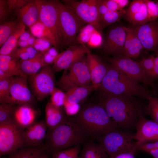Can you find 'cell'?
Returning a JSON list of instances; mask_svg holds the SVG:
<instances>
[{
  "mask_svg": "<svg viewBox=\"0 0 158 158\" xmlns=\"http://www.w3.org/2000/svg\"><path fill=\"white\" fill-rule=\"evenodd\" d=\"M99 93L97 102L103 107L118 129L135 127L142 114L140 104L133 96Z\"/></svg>",
  "mask_w": 158,
  "mask_h": 158,
  "instance_id": "obj_1",
  "label": "cell"
},
{
  "mask_svg": "<svg viewBox=\"0 0 158 158\" xmlns=\"http://www.w3.org/2000/svg\"><path fill=\"white\" fill-rule=\"evenodd\" d=\"M70 117L87 137L98 138L118 129L103 107L98 102L84 105L77 114Z\"/></svg>",
  "mask_w": 158,
  "mask_h": 158,
  "instance_id": "obj_2",
  "label": "cell"
},
{
  "mask_svg": "<svg viewBox=\"0 0 158 158\" xmlns=\"http://www.w3.org/2000/svg\"><path fill=\"white\" fill-rule=\"evenodd\" d=\"M97 90L113 95L137 96L146 99L151 95L138 82L110 64H107V73Z\"/></svg>",
  "mask_w": 158,
  "mask_h": 158,
  "instance_id": "obj_3",
  "label": "cell"
},
{
  "mask_svg": "<svg viewBox=\"0 0 158 158\" xmlns=\"http://www.w3.org/2000/svg\"><path fill=\"white\" fill-rule=\"evenodd\" d=\"M80 128L69 116L47 135V147L53 152L79 146L86 138Z\"/></svg>",
  "mask_w": 158,
  "mask_h": 158,
  "instance_id": "obj_4",
  "label": "cell"
},
{
  "mask_svg": "<svg viewBox=\"0 0 158 158\" xmlns=\"http://www.w3.org/2000/svg\"><path fill=\"white\" fill-rule=\"evenodd\" d=\"M57 84L62 90L66 92L76 87L92 86L87 55L64 70Z\"/></svg>",
  "mask_w": 158,
  "mask_h": 158,
  "instance_id": "obj_5",
  "label": "cell"
},
{
  "mask_svg": "<svg viewBox=\"0 0 158 158\" xmlns=\"http://www.w3.org/2000/svg\"><path fill=\"white\" fill-rule=\"evenodd\" d=\"M134 136L135 134L116 129L98 138L109 156L123 153L135 155L138 150L132 142Z\"/></svg>",
  "mask_w": 158,
  "mask_h": 158,
  "instance_id": "obj_6",
  "label": "cell"
},
{
  "mask_svg": "<svg viewBox=\"0 0 158 158\" xmlns=\"http://www.w3.org/2000/svg\"><path fill=\"white\" fill-rule=\"evenodd\" d=\"M59 13V22L63 37V47L76 44L77 36L86 25L70 8L59 0H55Z\"/></svg>",
  "mask_w": 158,
  "mask_h": 158,
  "instance_id": "obj_7",
  "label": "cell"
},
{
  "mask_svg": "<svg viewBox=\"0 0 158 158\" xmlns=\"http://www.w3.org/2000/svg\"><path fill=\"white\" fill-rule=\"evenodd\" d=\"M24 129L13 118L0 123V155L11 154L25 145Z\"/></svg>",
  "mask_w": 158,
  "mask_h": 158,
  "instance_id": "obj_8",
  "label": "cell"
},
{
  "mask_svg": "<svg viewBox=\"0 0 158 158\" xmlns=\"http://www.w3.org/2000/svg\"><path fill=\"white\" fill-rule=\"evenodd\" d=\"M35 1L38 11V20L50 30L59 48L63 47V37L55 0H35Z\"/></svg>",
  "mask_w": 158,
  "mask_h": 158,
  "instance_id": "obj_9",
  "label": "cell"
},
{
  "mask_svg": "<svg viewBox=\"0 0 158 158\" xmlns=\"http://www.w3.org/2000/svg\"><path fill=\"white\" fill-rule=\"evenodd\" d=\"M102 59L137 82L149 85L154 89L153 82L145 75L138 62L124 55L112 57L104 56Z\"/></svg>",
  "mask_w": 158,
  "mask_h": 158,
  "instance_id": "obj_10",
  "label": "cell"
},
{
  "mask_svg": "<svg viewBox=\"0 0 158 158\" xmlns=\"http://www.w3.org/2000/svg\"><path fill=\"white\" fill-rule=\"evenodd\" d=\"M54 73L50 65L44 66L28 80L33 96L42 101L51 95L55 87Z\"/></svg>",
  "mask_w": 158,
  "mask_h": 158,
  "instance_id": "obj_11",
  "label": "cell"
},
{
  "mask_svg": "<svg viewBox=\"0 0 158 158\" xmlns=\"http://www.w3.org/2000/svg\"><path fill=\"white\" fill-rule=\"evenodd\" d=\"M125 27L114 23L108 28L101 46L104 56L123 55L126 35Z\"/></svg>",
  "mask_w": 158,
  "mask_h": 158,
  "instance_id": "obj_12",
  "label": "cell"
},
{
  "mask_svg": "<svg viewBox=\"0 0 158 158\" xmlns=\"http://www.w3.org/2000/svg\"><path fill=\"white\" fill-rule=\"evenodd\" d=\"M62 1L86 25L96 24L100 26L101 18L98 10V0H66Z\"/></svg>",
  "mask_w": 158,
  "mask_h": 158,
  "instance_id": "obj_13",
  "label": "cell"
},
{
  "mask_svg": "<svg viewBox=\"0 0 158 158\" xmlns=\"http://www.w3.org/2000/svg\"><path fill=\"white\" fill-rule=\"evenodd\" d=\"M130 26L140 41L143 49L158 54V18L154 21Z\"/></svg>",
  "mask_w": 158,
  "mask_h": 158,
  "instance_id": "obj_14",
  "label": "cell"
},
{
  "mask_svg": "<svg viewBox=\"0 0 158 158\" xmlns=\"http://www.w3.org/2000/svg\"><path fill=\"white\" fill-rule=\"evenodd\" d=\"M87 48L85 45L75 44L59 54L52 65L54 73L70 67L87 54Z\"/></svg>",
  "mask_w": 158,
  "mask_h": 158,
  "instance_id": "obj_15",
  "label": "cell"
},
{
  "mask_svg": "<svg viewBox=\"0 0 158 158\" xmlns=\"http://www.w3.org/2000/svg\"><path fill=\"white\" fill-rule=\"evenodd\" d=\"M28 80L21 76L11 77L10 93L14 104L30 105L32 102L34 96L28 87Z\"/></svg>",
  "mask_w": 158,
  "mask_h": 158,
  "instance_id": "obj_16",
  "label": "cell"
},
{
  "mask_svg": "<svg viewBox=\"0 0 158 158\" xmlns=\"http://www.w3.org/2000/svg\"><path fill=\"white\" fill-rule=\"evenodd\" d=\"M134 139L138 143L158 141V123L142 115L135 127Z\"/></svg>",
  "mask_w": 158,
  "mask_h": 158,
  "instance_id": "obj_17",
  "label": "cell"
},
{
  "mask_svg": "<svg viewBox=\"0 0 158 158\" xmlns=\"http://www.w3.org/2000/svg\"><path fill=\"white\" fill-rule=\"evenodd\" d=\"M87 55L92 83L95 90H96L107 73V64L103 63L97 56L92 54L88 48Z\"/></svg>",
  "mask_w": 158,
  "mask_h": 158,
  "instance_id": "obj_18",
  "label": "cell"
},
{
  "mask_svg": "<svg viewBox=\"0 0 158 158\" xmlns=\"http://www.w3.org/2000/svg\"><path fill=\"white\" fill-rule=\"evenodd\" d=\"M47 128L44 120L35 122L24 129L25 145L31 147L39 145L46 137Z\"/></svg>",
  "mask_w": 158,
  "mask_h": 158,
  "instance_id": "obj_19",
  "label": "cell"
},
{
  "mask_svg": "<svg viewBox=\"0 0 158 158\" xmlns=\"http://www.w3.org/2000/svg\"><path fill=\"white\" fill-rule=\"evenodd\" d=\"M124 17L132 25L148 22V13L145 0H133L126 10Z\"/></svg>",
  "mask_w": 158,
  "mask_h": 158,
  "instance_id": "obj_20",
  "label": "cell"
},
{
  "mask_svg": "<svg viewBox=\"0 0 158 158\" xmlns=\"http://www.w3.org/2000/svg\"><path fill=\"white\" fill-rule=\"evenodd\" d=\"M19 61L11 55L0 54V80L16 76L28 79L20 68Z\"/></svg>",
  "mask_w": 158,
  "mask_h": 158,
  "instance_id": "obj_21",
  "label": "cell"
},
{
  "mask_svg": "<svg viewBox=\"0 0 158 158\" xmlns=\"http://www.w3.org/2000/svg\"><path fill=\"white\" fill-rule=\"evenodd\" d=\"M37 112L29 104L17 106L13 117L14 121L19 127L25 129L35 122Z\"/></svg>",
  "mask_w": 158,
  "mask_h": 158,
  "instance_id": "obj_22",
  "label": "cell"
},
{
  "mask_svg": "<svg viewBox=\"0 0 158 158\" xmlns=\"http://www.w3.org/2000/svg\"><path fill=\"white\" fill-rule=\"evenodd\" d=\"M125 28L126 35L123 55L131 58H137L144 49L142 45L132 28L130 27Z\"/></svg>",
  "mask_w": 158,
  "mask_h": 158,
  "instance_id": "obj_23",
  "label": "cell"
},
{
  "mask_svg": "<svg viewBox=\"0 0 158 158\" xmlns=\"http://www.w3.org/2000/svg\"><path fill=\"white\" fill-rule=\"evenodd\" d=\"M15 12L18 18L29 28L38 21V11L35 0H29Z\"/></svg>",
  "mask_w": 158,
  "mask_h": 158,
  "instance_id": "obj_24",
  "label": "cell"
},
{
  "mask_svg": "<svg viewBox=\"0 0 158 158\" xmlns=\"http://www.w3.org/2000/svg\"><path fill=\"white\" fill-rule=\"evenodd\" d=\"M45 113V122L49 131L61 124L66 116L62 107L54 106L50 102L46 105Z\"/></svg>",
  "mask_w": 158,
  "mask_h": 158,
  "instance_id": "obj_25",
  "label": "cell"
},
{
  "mask_svg": "<svg viewBox=\"0 0 158 158\" xmlns=\"http://www.w3.org/2000/svg\"><path fill=\"white\" fill-rule=\"evenodd\" d=\"M43 55V52H40L32 59L20 60V68L28 79L35 75L44 66L47 65L44 61Z\"/></svg>",
  "mask_w": 158,
  "mask_h": 158,
  "instance_id": "obj_26",
  "label": "cell"
},
{
  "mask_svg": "<svg viewBox=\"0 0 158 158\" xmlns=\"http://www.w3.org/2000/svg\"><path fill=\"white\" fill-rule=\"evenodd\" d=\"M92 86L76 87L65 93V99L64 105L79 104L83 101L93 91Z\"/></svg>",
  "mask_w": 158,
  "mask_h": 158,
  "instance_id": "obj_27",
  "label": "cell"
},
{
  "mask_svg": "<svg viewBox=\"0 0 158 158\" xmlns=\"http://www.w3.org/2000/svg\"><path fill=\"white\" fill-rule=\"evenodd\" d=\"M25 31V25L22 22L18 28L11 35L0 47V54L11 55L18 48L19 38Z\"/></svg>",
  "mask_w": 158,
  "mask_h": 158,
  "instance_id": "obj_28",
  "label": "cell"
},
{
  "mask_svg": "<svg viewBox=\"0 0 158 158\" xmlns=\"http://www.w3.org/2000/svg\"><path fill=\"white\" fill-rule=\"evenodd\" d=\"M103 147L100 144L89 142L84 145L81 154L82 158H109Z\"/></svg>",
  "mask_w": 158,
  "mask_h": 158,
  "instance_id": "obj_29",
  "label": "cell"
},
{
  "mask_svg": "<svg viewBox=\"0 0 158 158\" xmlns=\"http://www.w3.org/2000/svg\"><path fill=\"white\" fill-rule=\"evenodd\" d=\"M30 32L35 37L46 40L51 43L54 47L59 48L56 40L50 30L39 21L30 28Z\"/></svg>",
  "mask_w": 158,
  "mask_h": 158,
  "instance_id": "obj_30",
  "label": "cell"
},
{
  "mask_svg": "<svg viewBox=\"0 0 158 158\" xmlns=\"http://www.w3.org/2000/svg\"><path fill=\"white\" fill-rule=\"evenodd\" d=\"M22 22L18 18L10 20L0 25V47L2 46L11 35L19 26Z\"/></svg>",
  "mask_w": 158,
  "mask_h": 158,
  "instance_id": "obj_31",
  "label": "cell"
},
{
  "mask_svg": "<svg viewBox=\"0 0 158 158\" xmlns=\"http://www.w3.org/2000/svg\"><path fill=\"white\" fill-rule=\"evenodd\" d=\"M126 12V10L124 9L119 11H109L101 18L99 31L101 32L107 26L119 22L124 17Z\"/></svg>",
  "mask_w": 158,
  "mask_h": 158,
  "instance_id": "obj_32",
  "label": "cell"
},
{
  "mask_svg": "<svg viewBox=\"0 0 158 158\" xmlns=\"http://www.w3.org/2000/svg\"><path fill=\"white\" fill-rule=\"evenodd\" d=\"M44 149L32 147L18 149L10 154V158H39Z\"/></svg>",
  "mask_w": 158,
  "mask_h": 158,
  "instance_id": "obj_33",
  "label": "cell"
},
{
  "mask_svg": "<svg viewBox=\"0 0 158 158\" xmlns=\"http://www.w3.org/2000/svg\"><path fill=\"white\" fill-rule=\"evenodd\" d=\"M99 25L96 24L86 25L80 30L76 39V42L79 44H87L93 34L97 30L99 31Z\"/></svg>",
  "mask_w": 158,
  "mask_h": 158,
  "instance_id": "obj_34",
  "label": "cell"
},
{
  "mask_svg": "<svg viewBox=\"0 0 158 158\" xmlns=\"http://www.w3.org/2000/svg\"><path fill=\"white\" fill-rule=\"evenodd\" d=\"M11 78L0 80V103L14 104L10 93Z\"/></svg>",
  "mask_w": 158,
  "mask_h": 158,
  "instance_id": "obj_35",
  "label": "cell"
},
{
  "mask_svg": "<svg viewBox=\"0 0 158 158\" xmlns=\"http://www.w3.org/2000/svg\"><path fill=\"white\" fill-rule=\"evenodd\" d=\"M39 52L32 46L17 48L11 55L20 60H26L35 57Z\"/></svg>",
  "mask_w": 158,
  "mask_h": 158,
  "instance_id": "obj_36",
  "label": "cell"
},
{
  "mask_svg": "<svg viewBox=\"0 0 158 158\" xmlns=\"http://www.w3.org/2000/svg\"><path fill=\"white\" fill-rule=\"evenodd\" d=\"M16 105L6 103H1L0 105V123L13 118Z\"/></svg>",
  "mask_w": 158,
  "mask_h": 158,
  "instance_id": "obj_37",
  "label": "cell"
},
{
  "mask_svg": "<svg viewBox=\"0 0 158 158\" xmlns=\"http://www.w3.org/2000/svg\"><path fill=\"white\" fill-rule=\"evenodd\" d=\"M148 104L146 108V112L152 120L158 123V98L151 95L147 98Z\"/></svg>",
  "mask_w": 158,
  "mask_h": 158,
  "instance_id": "obj_38",
  "label": "cell"
},
{
  "mask_svg": "<svg viewBox=\"0 0 158 158\" xmlns=\"http://www.w3.org/2000/svg\"><path fill=\"white\" fill-rule=\"evenodd\" d=\"M80 151L79 146L54 152L52 158H76Z\"/></svg>",
  "mask_w": 158,
  "mask_h": 158,
  "instance_id": "obj_39",
  "label": "cell"
},
{
  "mask_svg": "<svg viewBox=\"0 0 158 158\" xmlns=\"http://www.w3.org/2000/svg\"><path fill=\"white\" fill-rule=\"evenodd\" d=\"M155 56V54L149 55L147 57L143 58L139 62L145 74L149 79V76L154 67Z\"/></svg>",
  "mask_w": 158,
  "mask_h": 158,
  "instance_id": "obj_40",
  "label": "cell"
},
{
  "mask_svg": "<svg viewBox=\"0 0 158 158\" xmlns=\"http://www.w3.org/2000/svg\"><path fill=\"white\" fill-rule=\"evenodd\" d=\"M50 95L51 103L58 107L63 106L65 99V93L61 90L55 87Z\"/></svg>",
  "mask_w": 158,
  "mask_h": 158,
  "instance_id": "obj_41",
  "label": "cell"
},
{
  "mask_svg": "<svg viewBox=\"0 0 158 158\" xmlns=\"http://www.w3.org/2000/svg\"><path fill=\"white\" fill-rule=\"evenodd\" d=\"M148 16V22L154 21L158 18L157 1L145 0Z\"/></svg>",
  "mask_w": 158,
  "mask_h": 158,
  "instance_id": "obj_42",
  "label": "cell"
},
{
  "mask_svg": "<svg viewBox=\"0 0 158 158\" xmlns=\"http://www.w3.org/2000/svg\"><path fill=\"white\" fill-rule=\"evenodd\" d=\"M52 44L50 42L44 39H36L32 45L39 53L44 52L51 47Z\"/></svg>",
  "mask_w": 158,
  "mask_h": 158,
  "instance_id": "obj_43",
  "label": "cell"
},
{
  "mask_svg": "<svg viewBox=\"0 0 158 158\" xmlns=\"http://www.w3.org/2000/svg\"><path fill=\"white\" fill-rule=\"evenodd\" d=\"M59 54L57 49L54 47H51L43 52V59L46 65H52Z\"/></svg>",
  "mask_w": 158,
  "mask_h": 158,
  "instance_id": "obj_44",
  "label": "cell"
},
{
  "mask_svg": "<svg viewBox=\"0 0 158 158\" xmlns=\"http://www.w3.org/2000/svg\"><path fill=\"white\" fill-rule=\"evenodd\" d=\"M103 42L101 32L97 30L92 35L87 44L92 48H97L102 46Z\"/></svg>",
  "mask_w": 158,
  "mask_h": 158,
  "instance_id": "obj_45",
  "label": "cell"
},
{
  "mask_svg": "<svg viewBox=\"0 0 158 158\" xmlns=\"http://www.w3.org/2000/svg\"><path fill=\"white\" fill-rule=\"evenodd\" d=\"M29 0H6L7 6L10 13L21 8L26 4Z\"/></svg>",
  "mask_w": 158,
  "mask_h": 158,
  "instance_id": "obj_46",
  "label": "cell"
},
{
  "mask_svg": "<svg viewBox=\"0 0 158 158\" xmlns=\"http://www.w3.org/2000/svg\"><path fill=\"white\" fill-rule=\"evenodd\" d=\"M138 150H141L147 152L152 149H158V141L140 143H134Z\"/></svg>",
  "mask_w": 158,
  "mask_h": 158,
  "instance_id": "obj_47",
  "label": "cell"
},
{
  "mask_svg": "<svg viewBox=\"0 0 158 158\" xmlns=\"http://www.w3.org/2000/svg\"><path fill=\"white\" fill-rule=\"evenodd\" d=\"M63 107L65 113L69 116L76 115L80 109V105L79 104L64 105Z\"/></svg>",
  "mask_w": 158,
  "mask_h": 158,
  "instance_id": "obj_48",
  "label": "cell"
},
{
  "mask_svg": "<svg viewBox=\"0 0 158 158\" xmlns=\"http://www.w3.org/2000/svg\"><path fill=\"white\" fill-rule=\"evenodd\" d=\"M10 12L8 9L6 0H0V22L1 23Z\"/></svg>",
  "mask_w": 158,
  "mask_h": 158,
  "instance_id": "obj_49",
  "label": "cell"
},
{
  "mask_svg": "<svg viewBox=\"0 0 158 158\" xmlns=\"http://www.w3.org/2000/svg\"><path fill=\"white\" fill-rule=\"evenodd\" d=\"M104 2L109 11H116L121 10V9L114 0H104Z\"/></svg>",
  "mask_w": 158,
  "mask_h": 158,
  "instance_id": "obj_50",
  "label": "cell"
},
{
  "mask_svg": "<svg viewBox=\"0 0 158 158\" xmlns=\"http://www.w3.org/2000/svg\"><path fill=\"white\" fill-rule=\"evenodd\" d=\"M149 78L153 82L158 78V54H155L154 68Z\"/></svg>",
  "mask_w": 158,
  "mask_h": 158,
  "instance_id": "obj_51",
  "label": "cell"
},
{
  "mask_svg": "<svg viewBox=\"0 0 158 158\" xmlns=\"http://www.w3.org/2000/svg\"><path fill=\"white\" fill-rule=\"evenodd\" d=\"M97 8L98 13L101 19L104 14L109 11L105 4L104 0H98Z\"/></svg>",
  "mask_w": 158,
  "mask_h": 158,
  "instance_id": "obj_52",
  "label": "cell"
},
{
  "mask_svg": "<svg viewBox=\"0 0 158 158\" xmlns=\"http://www.w3.org/2000/svg\"><path fill=\"white\" fill-rule=\"evenodd\" d=\"M109 158H135V155L129 153H123L109 156Z\"/></svg>",
  "mask_w": 158,
  "mask_h": 158,
  "instance_id": "obj_53",
  "label": "cell"
},
{
  "mask_svg": "<svg viewBox=\"0 0 158 158\" xmlns=\"http://www.w3.org/2000/svg\"><path fill=\"white\" fill-rule=\"evenodd\" d=\"M32 35L30 32L25 31L21 35L18 40L21 41H27Z\"/></svg>",
  "mask_w": 158,
  "mask_h": 158,
  "instance_id": "obj_54",
  "label": "cell"
},
{
  "mask_svg": "<svg viewBox=\"0 0 158 158\" xmlns=\"http://www.w3.org/2000/svg\"><path fill=\"white\" fill-rule=\"evenodd\" d=\"M121 9H124L129 3V1L128 0H114Z\"/></svg>",
  "mask_w": 158,
  "mask_h": 158,
  "instance_id": "obj_55",
  "label": "cell"
},
{
  "mask_svg": "<svg viewBox=\"0 0 158 158\" xmlns=\"http://www.w3.org/2000/svg\"><path fill=\"white\" fill-rule=\"evenodd\" d=\"M146 152L152 156L154 158L158 157V149H151L147 151Z\"/></svg>",
  "mask_w": 158,
  "mask_h": 158,
  "instance_id": "obj_56",
  "label": "cell"
},
{
  "mask_svg": "<svg viewBox=\"0 0 158 158\" xmlns=\"http://www.w3.org/2000/svg\"><path fill=\"white\" fill-rule=\"evenodd\" d=\"M39 158H49V157L46 155L44 154L43 153Z\"/></svg>",
  "mask_w": 158,
  "mask_h": 158,
  "instance_id": "obj_57",
  "label": "cell"
},
{
  "mask_svg": "<svg viewBox=\"0 0 158 158\" xmlns=\"http://www.w3.org/2000/svg\"><path fill=\"white\" fill-rule=\"evenodd\" d=\"M76 158H81V157H77Z\"/></svg>",
  "mask_w": 158,
  "mask_h": 158,
  "instance_id": "obj_58",
  "label": "cell"
},
{
  "mask_svg": "<svg viewBox=\"0 0 158 158\" xmlns=\"http://www.w3.org/2000/svg\"><path fill=\"white\" fill-rule=\"evenodd\" d=\"M3 158H10L9 157H8V158H5V157H3Z\"/></svg>",
  "mask_w": 158,
  "mask_h": 158,
  "instance_id": "obj_59",
  "label": "cell"
},
{
  "mask_svg": "<svg viewBox=\"0 0 158 158\" xmlns=\"http://www.w3.org/2000/svg\"><path fill=\"white\" fill-rule=\"evenodd\" d=\"M158 158V157L156 158Z\"/></svg>",
  "mask_w": 158,
  "mask_h": 158,
  "instance_id": "obj_60",
  "label": "cell"
},
{
  "mask_svg": "<svg viewBox=\"0 0 158 158\" xmlns=\"http://www.w3.org/2000/svg\"><path fill=\"white\" fill-rule=\"evenodd\" d=\"M0 158H3V157H0Z\"/></svg>",
  "mask_w": 158,
  "mask_h": 158,
  "instance_id": "obj_61",
  "label": "cell"
},
{
  "mask_svg": "<svg viewBox=\"0 0 158 158\" xmlns=\"http://www.w3.org/2000/svg\"><path fill=\"white\" fill-rule=\"evenodd\" d=\"M158 3V0L157 1Z\"/></svg>",
  "mask_w": 158,
  "mask_h": 158,
  "instance_id": "obj_62",
  "label": "cell"
}]
</instances>
